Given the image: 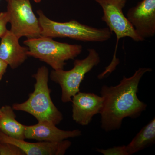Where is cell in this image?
I'll return each mask as SVG.
<instances>
[{
  "label": "cell",
  "mask_w": 155,
  "mask_h": 155,
  "mask_svg": "<svg viewBox=\"0 0 155 155\" xmlns=\"http://www.w3.org/2000/svg\"><path fill=\"white\" fill-rule=\"evenodd\" d=\"M9 22V16L7 11L0 13V38H2L8 29H7V24Z\"/></svg>",
  "instance_id": "obj_17"
},
{
  "label": "cell",
  "mask_w": 155,
  "mask_h": 155,
  "mask_svg": "<svg viewBox=\"0 0 155 155\" xmlns=\"http://www.w3.org/2000/svg\"><path fill=\"white\" fill-rule=\"evenodd\" d=\"M0 1H1V0H0Z\"/></svg>",
  "instance_id": "obj_21"
},
{
  "label": "cell",
  "mask_w": 155,
  "mask_h": 155,
  "mask_svg": "<svg viewBox=\"0 0 155 155\" xmlns=\"http://www.w3.org/2000/svg\"><path fill=\"white\" fill-rule=\"evenodd\" d=\"M55 125L48 122H38L36 125L25 126V139H34L40 141L58 142L69 138L81 135L78 129L72 130H61Z\"/></svg>",
  "instance_id": "obj_11"
},
{
  "label": "cell",
  "mask_w": 155,
  "mask_h": 155,
  "mask_svg": "<svg viewBox=\"0 0 155 155\" xmlns=\"http://www.w3.org/2000/svg\"><path fill=\"white\" fill-rule=\"evenodd\" d=\"M102 97L91 93L79 92L72 97V119L82 126L91 123L93 117L102 109Z\"/></svg>",
  "instance_id": "obj_9"
},
{
  "label": "cell",
  "mask_w": 155,
  "mask_h": 155,
  "mask_svg": "<svg viewBox=\"0 0 155 155\" xmlns=\"http://www.w3.org/2000/svg\"><path fill=\"white\" fill-rule=\"evenodd\" d=\"M87 51L88 54L86 58L75 60L72 69L68 71L53 70L51 72V79L59 84L62 89L63 102L72 101V97L80 91V84L85 75L100 63L99 54L96 50L91 48Z\"/></svg>",
  "instance_id": "obj_5"
},
{
  "label": "cell",
  "mask_w": 155,
  "mask_h": 155,
  "mask_svg": "<svg viewBox=\"0 0 155 155\" xmlns=\"http://www.w3.org/2000/svg\"><path fill=\"white\" fill-rule=\"evenodd\" d=\"M33 1H34L35 2L39 3L41 0H33Z\"/></svg>",
  "instance_id": "obj_19"
},
{
  "label": "cell",
  "mask_w": 155,
  "mask_h": 155,
  "mask_svg": "<svg viewBox=\"0 0 155 155\" xmlns=\"http://www.w3.org/2000/svg\"><path fill=\"white\" fill-rule=\"evenodd\" d=\"M151 71L150 68H140L131 77L124 76L116 86H103L101 94L104 102L100 114L101 126L105 131L119 129L125 118H137L145 110L147 104L139 99L137 93L142 78Z\"/></svg>",
  "instance_id": "obj_1"
},
{
  "label": "cell",
  "mask_w": 155,
  "mask_h": 155,
  "mask_svg": "<svg viewBox=\"0 0 155 155\" xmlns=\"http://www.w3.org/2000/svg\"><path fill=\"white\" fill-rule=\"evenodd\" d=\"M103 9L104 15L101 19L105 22L111 32L116 34L117 41L114 56L118 42L121 38L129 37L134 41L144 40L138 35L127 17L123 14L126 0H94Z\"/></svg>",
  "instance_id": "obj_7"
},
{
  "label": "cell",
  "mask_w": 155,
  "mask_h": 155,
  "mask_svg": "<svg viewBox=\"0 0 155 155\" xmlns=\"http://www.w3.org/2000/svg\"><path fill=\"white\" fill-rule=\"evenodd\" d=\"M0 116V130L2 133L13 138L19 140L25 139V125H22L16 119L14 109L9 106L1 108Z\"/></svg>",
  "instance_id": "obj_13"
},
{
  "label": "cell",
  "mask_w": 155,
  "mask_h": 155,
  "mask_svg": "<svg viewBox=\"0 0 155 155\" xmlns=\"http://www.w3.org/2000/svg\"><path fill=\"white\" fill-rule=\"evenodd\" d=\"M41 28V36L69 38L84 42H103L110 39L113 33L108 28H96L75 20L58 22L47 17L41 10L37 11Z\"/></svg>",
  "instance_id": "obj_3"
},
{
  "label": "cell",
  "mask_w": 155,
  "mask_h": 155,
  "mask_svg": "<svg viewBox=\"0 0 155 155\" xmlns=\"http://www.w3.org/2000/svg\"><path fill=\"white\" fill-rule=\"evenodd\" d=\"M0 141L17 146L25 155H63L72 144L66 140L58 142H28L24 140L11 137L2 132H0Z\"/></svg>",
  "instance_id": "obj_10"
},
{
  "label": "cell",
  "mask_w": 155,
  "mask_h": 155,
  "mask_svg": "<svg viewBox=\"0 0 155 155\" xmlns=\"http://www.w3.org/2000/svg\"><path fill=\"white\" fill-rule=\"evenodd\" d=\"M155 118L143 127L127 146L128 155L133 154L155 143Z\"/></svg>",
  "instance_id": "obj_14"
},
{
  "label": "cell",
  "mask_w": 155,
  "mask_h": 155,
  "mask_svg": "<svg viewBox=\"0 0 155 155\" xmlns=\"http://www.w3.org/2000/svg\"><path fill=\"white\" fill-rule=\"evenodd\" d=\"M33 77L36 80L33 92L29 94L27 101L14 104L12 108L15 110L31 114L38 122H48L58 125L63 120V116L51 99L48 68L45 66L40 67Z\"/></svg>",
  "instance_id": "obj_2"
},
{
  "label": "cell",
  "mask_w": 155,
  "mask_h": 155,
  "mask_svg": "<svg viewBox=\"0 0 155 155\" xmlns=\"http://www.w3.org/2000/svg\"><path fill=\"white\" fill-rule=\"evenodd\" d=\"M1 39L0 59L5 62L12 69H16L27 59L28 48L19 44V39L10 30L7 31Z\"/></svg>",
  "instance_id": "obj_12"
},
{
  "label": "cell",
  "mask_w": 155,
  "mask_h": 155,
  "mask_svg": "<svg viewBox=\"0 0 155 155\" xmlns=\"http://www.w3.org/2000/svg\"><path fill=\"white\" fill-rule=\"evenodd\" d=\"M8 66V65L5 62L0 59V81L2 80L3 75L6 72Z\"/></svg>",
  "instance_id": "obj_18"
},
{
  "label": "cell",
  "mask_w": 155,
  "mask_h": 155,
  "mask_svg": "<svg viewBox=\"0 0 155 155\" xmlns=\"http://www.w3.org/2000/svg\"><path fill=\"white\" fill-rule=\"evenodd\" d=\"M0 155H25L22 150L15 145L0 141Z\"/></svg>",
  "instance_id": "obj_15"
},
{
  "label": "cell",
  "mask_w": 155,
  "mask_h": 155,
  "mask_svg": "<svg viewBox=\"0 0 155 155\" xmlns=\"http://www.w3.org/2000/svg\"><path fill=\"white\" fill-rule=\"evenodd\" d=\"M11 31L18 38L41 36V28L29 0H6Z\"/></svg>",
  "instance_id": "obj_6"
},
{
  "label": "cell",
  "mask_w": 155,
  "mask_h": 155,
  "mask_svg": "<svg viewBox=\"0 0 155 155\" xmlns=\"http://www.w3.org/2000/svg\"><path fill=\"white\" fill-rule=\"evenodd\" d=\"M97 151L104 155H128L125 145L114 147L106 150L97 149Z\"/></svg>",
  "instance_id": "obj_16"
},
{
  "label": "cell",
  "mask_w": 155,
  "mask_h": 155,
  "mask_svg": "<svg viewBox=\"0 0 155 155\" xmlns=\"http://www.w3.org/2000/svg\"><path fill=\"white\" fill-rule=\"evenodd\" d=\"M2 111L1 110V109H0V116H1V115H2Z\"/></svg>",
  "instance_id": "obj_20"
},
{
  "label": "cell",
  "mask_w": 155,
  "mask_h": 155,
  "mask_svg": "<svg viewBox=\"0 0 155 155\" xmlns=\"http://www.w3.org/2000/svg\"><path fill=\"white\" fill-rule=\"evenodd\" d=\"M128 21L143 38L155 35V0H142L127 14Z\"/></svg>",
  "instance_id": "obj_8"
},
{
  "label": "cell",
  "mask_w": 155,
  "mask_h": 155,
  "mask_svg": "<svg viewBox=\"0 0 155 155\" xmlns=\"http://www.w3.org/2000/svg\"><path fill=\"white\" fill-rule=\"evenodd\" d=\"M23 43L28 48V56L43 61L54 70L64 69L66 61L75 59L82 51L81 45L60 42L48 37L27 38Z\"/></svg>",
  "instance_id": "obj_4"
}]
</instances>
